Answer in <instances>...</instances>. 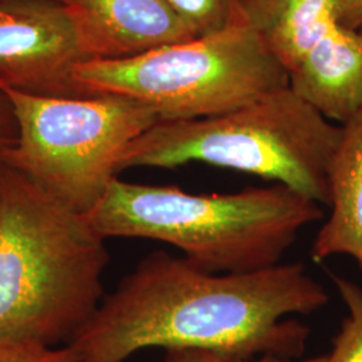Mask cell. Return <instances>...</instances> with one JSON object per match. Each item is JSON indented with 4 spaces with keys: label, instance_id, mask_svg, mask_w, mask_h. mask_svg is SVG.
<instances>
[{
    "label": "cell",
    "instance_id": "cell-8",
    "mask_svg": "<svg viewBox=\"0 0 362 362\" xmlns=\"http://www.w3.org/2000/svg\"><path fill=\"white\" fill-rule=\"evenodd\" d=\"M88 61H115L197 38L167 0H59Z\"/></svg>",
    "mask_w": 362,
    "mask_h": 362
},
{
    "label": "cell",
    "instance_id": "cell-3",
    "mask_svg": "<svg viewBox=\"0 0 362 362\" xmlns=\"http://www.w3.org/2000/svg\"><path fill=\"white\" fill-rule=\"evenodd\" d=\"M83 216L105 240H157L180 250L202 272L250 274L281 264L299 233L324 212L275 182L233 194H191L116 177Z\"/></svg>",
    "mask_w": 362,
    "mask_h": 362
},
{
    "label": "cell",
    "instance_id": "cell-6",
    "mask_svg": "<svg viewBox=\"0 0 362 362\" xmlns=\"http://www.w3.org/2000/svg\"><path fill=\"white\" fill-rule=\"evenodd\" d=\"M4 89L18 119V140L0 163L81 215L89 214L118 177L130 143L160 121L155 110L128 98Z\"/></svg>",
    "mask_w": 362,
    "mask_h": 362
},
{
    "label": "cell",
    "instance_id": "cell-4",
    "mask_svg": "<svg viewBox=\"0 0 362 362\" xmlns=\"http://www.w3.org/2000/svg\"><path fill=\"white\" fill-rule=\"evenodd\" d=\"M341 136L290 88L215 116L157 121L125 149L118 172L189 163L254 175L329 206V167Z\"/></svg>",
    "mask_w": 362,
    "mask_h": 362
},
{
    "label": "cell",
    "instance_id": "cell-18",
    "mask_svg": "<svg viewBox=\"0 0 362 362\" xmlns=\"http://www.w3.org/2000/svg\"><path fill=\"white\" fill-rule=\"evenodd\" d=\"M337 15L342 26L362 28V0H338Z\"/></svg>",
    "mask_w": 362,
    "mask_h": 362
},
{
    "label": "cell",
    "instance_id": "cell-9",
    "mask_svg": "<svg viewBox=\"0 0 362 362\" xmlns=\"http://www.w3.org/2000/svg\"><path fill=\"white\" fill-rule=\"evenodd\" d=\"M288 88L327 119L345 124L362 106V28L337 23L288 73Z\"/></svg>",
    "mask_w": 362,
    "mask_h": 362
},
{
    "label": "cell",
    "instance_id": "cell-11",
    "mask_svg": "<svg viewBox=\"0 0 362 362\" xmlns=\"http://www.w3.org/2000/svg\"><path fill=\"white\" fill-rule=\"evenodd\" d=\"M338 0H288L276 21L263 31L274 55L288 73L313 45L339 23Z\"/></svg>",
    "mask_w": 362,
    "mask_h": 362
},
{
    "label": "cell",
    "instance_id": "cell-1",
    "mask_svg": "<svg viewBox=\"0 0 362 362\" xmlns=\"http://www.w3.org/2000/svg\"><path fill=\"white\" fill-rule=\"evenodd\" d=\"M329 296L303 263L250 274H208L155 251L103 298L67 344L77 362H125L149 348L199 349L227 360L303 357L310 329L293 314L321 310Z\"/></svg>",
    "mask_w": 362,
    "mask_h": 362
},
{
    "label": "cell",
    "instance_id": "cell-14",
    "mask_svg": "<svg viewBox=\"0 0 362 362\" xmlns=\"http://www.w3.org/2000/svg\"><path fill=\"white\" fill-rule=\"evenodd\" d=\"M0 362H77L65 346H46L28 341H0Z\"/></svg>",
    "mask_w": 362,
    "mask_h": 362
},
{
    "label": "cell",
    "instance_id": "cell-7",
    "mask_svg": "<svg viewBox=\"0 0 362 362\" xmlns=\"http://www.w3.org/2000/svg\"><path fill=\"white\" fill-rule=\"evenodd\" d=\"M59 0H0V86L45 97H82L86 62Z\"/></svg>",
    "mask_w": 362,
    "mask_h": 362
},
{
    "label": "cell",
    "instance_id": "cell-16",
    "mask_svg": "<svg viewBox=\"0 0 362 362\" xmlns=\"http://www.w3.org/2000/svg\"><path fill=\"white\" fill-rule=\"evenodd\" d=\"M163 362H291L286 358H281L276 356H262L252 360H242L233 361L227 360L220 356H216L211 351L199 349H169L165 350V357ZM302 362H326V354H321L317 357L306 358Z\"/></svg>",
    "mask_w": 362,
    "mask_h": 362
},
{
    "label": "cell",
    "instance_id": "cell-17",
    "mask_svg": "<svg viewBox=\"0 0 362 362\" xmlns=\"http://www.w3.org/2000/svg\"><path fill=\"white\" fill-rule=\"evenodd\" d=\"M18 140V119L8 93L0 86V160Z\"/></svg>",
    "mask_w": 362,
    "mask_h": 362
},
{
    "label": "cell",
    "instance_id": "cell-15",
    "mask_svg": "<svg viewBox=\"0 0 362 362\" xmlns=\"http://www.w3.org/2000/svg\"><path fill=\"white\" fill-rule=\"evenodd\" d=\"M288 0H238L247 25L266 31L281 15Z\"/></svg>",
    "mask_w": 362,
    "mask_h": 362
},
{
    "label": "cell",
    "instance_id": "cell-5",
    "mask_svg": "<svg viewBox=\"0 0 362 362\" xmlns=\"http://www.w3.org/2000/svg\"><path fill=\"white\" fill-rule=\"evenodd\" d=\"M74 79L82 97L128 98L163 121L215 116L288 88L264 34L250 25L125 59L86 61Z\"/></svg>",
    "mask_w": 362,
    "mask_h": 362
},
{
    "label": "cell",
    "instance_id": "cell-12",
    "mask_svg": "<svg viewBox=\"0 0 362 362\" xmlns=\"http://www.w3.org/2000/svg\"><path fill=\"white\" fill-rule=\"evenodd\" d=\"M330 278L348 309V317L333 339L326 362H362V287L339 275L330 274Z\"/></svg>",
    "mask_w": 362,
    "mask_h": 362
},
{
    "label": "cell",
    "instance_id": "cell-10",
    "mask_svg": "<svg viewBox=\"0 0 362 362\" xmlns=\"http://www.w3.org/2000/svg\"><path fill=\"white\" fill-rule=\"evenodd\" d=\"M327 179L332 212L315 236L311 259L346 255L362 270V106L341 125Z\"/></svg>",
    "mask_w": 362,
    "mask_h": 362
},
{
    "label": "cell",
    "instance_id": "cell-2",
    "mask_svg": "<svg viewBox=\"0 0 362 362\" xmlns=\"http://www.w3.org/2000/svg\"><path fill=\"white\" fill-rule=\"evenodd\" d=\"M105 242L83 215L0 163V341L67 345L104 298Z\"/></svg>",
    "mask_w": 362,
    "mask_h": 362
},
{
    "label": "cell",
    "instance_id": "cell-13",
    "mask_svg": "<svg viewBox=\"0 0 362 362\" xmlns=\"http://www.w3.org/2000/svg\"><path fill=\"white\" fill-rule=\"evenodd\" d=\"M197 37L247 25L238 0H167Z\"/></svg>",
    "mask_w": 362,
    "mask_h": 362
}]
</instances>
